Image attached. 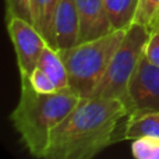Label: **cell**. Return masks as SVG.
<instances>
[{
    "instance_id": "obj_1",
    "label": "cell",
    "mask_w": 159,
    "mask_h": 159,
    "mask_svg": "<svg viewBox=\"0 0 159 159\" xmlns=\"http://www.w3.org/2000/svg\"><path fill=\"white\" fill-rule=\"evenodd\" d=\"M130 110L121 99L82 98L53 130L43 159H93L120 140L117 134Z\"/></svg>"
},
{
    "instance_id": "obj_2",
    "label": "cell",
    "mask_w": 159,
    "mask_h": 159,
    "mask_svg": "<svg viewBox=\"0 0 159 159\" xmlns=\"http://www.w3.org/2000/svg\"><path fill=\"white\" fill-rule=\"evenodd\" d=\"M81 96L70 87L53 93H38L28 77H21V93L10 120L34 158L43 159L53 130L80 103Z\"/></svg>"
},
{
    "instance_id": "obj_3",
    "label": "cell",
    "mask_w": 159,
    "mask_h": 159,
    "mask_svg": "<svg viewBox=\"0 0 159 159\" xmlns=\"http://www.w3.org/2000/svg\"><path fill=\"white\" fill-rule=\"evenodd\" d=\"M126 31L115 30L101 38L81 42L70 49L57 50L66 66L69 87L77 95L89 98L95 93Z\"/></svg>"
},
{
    "instance_id": "obj_4",
    "label": "cell",
    "mask_w": 159,
    "mask_h": 159,
    "mask_svg": "<svg viewBox=\"0 0 159 159\" xmlns=\"http://www.w3.org/2000/svg\"><path fill=\"white\" fill-rule=\"evenodd\" d=\"M149 36L151 32L138 24H133L127 28L126 35L113 55L107 71L105 73L101 84L92 96L121 99L127 105L130 80L143 56Z\"/></svg>"
},
{
    "instance_id": "obj_5",
    "label": "cell",
    "mask_w": 159,
    "mask_h": 159,
    "mask_svg": "<svg viewBox=\"0 0 159 159\" xmlns=\"http://www.w3.org/2000/svg\"><path fill=\"white\" fill-rule=\"evenodd\" d=\"M7 31L16 49L20 77H30L49 43L32 22L22 18L7 20Z\"/></svg>"
},
{
    "instance_id": "obj_6",
    "label": "cell",
    "mask_w": 159,
    "mask_h": 159,
    "mask_svg": "<svg viewBox=\"0 0 159 159\" xmlns=\"http://www.w3.org/2000/svg\"><path fill=\"white\" fill-rule=\"evenodd\" d=\"M127 107L133 110H159V66L141 56L127 91Z\"/></svg>"
},
{
    "instance_id": "obj_7",
    "label": "cell",
    "mask_w": 159,
    "mask_h": 159,
    "mask_svg": "<svg viewBox=\"0 0 159 159\" xmlns=\"http://www.w3.org/2000/svg\"><path fill=\"white\" fill-rule=\"evenodd\" d=\"M75 6L80 20V43L115 31L107 16L105 0H75Z\"/></svg>"
},
{
    "instance_id": "obj_8",
    "label": "cell",
    "mask_w": 159,
    "mask_h": 159,
    "mask_svg": "<svg viewBox=\"0 0 159 159\" xmlns=\"http://www.w3.org/2000/svg\"><path fill=\"white\" fill-rule=\"evenodd\" d=\"M80 43V20L75 0H59L53 20V49L64 50Z\"/></svg>"
},
{
    "instance_id": "obj_9",
    "label": "cell",
    "mask_w": 159,
    "mask_h": 159,
    "mask_svg": "<svg viewBox=\"0 0 159 159\" xmlns=\"http://www.w3.org/2000/svg\"><path fill=\"white\" fill-rule=\"evenodd\" d=\"M159 137V110H133L123 123L121 140Z\"/></svg>"
},
{
    "instance_id": "obj_10",
    "label": "cell",
    "mask_w": 159,
    "mask_h": 159,
    "mask_svg": "<svg viewBox=\"0 0 159 159\" xmlns=\"http://www.w3.org/2000/svg\"><path fill=\"white\" fill-rule=\"evenodd\" d=\"M59 0H31L32 24L53 48V20Z\"/></svg>"
},
{
    "instance_id": "obj_11",
    "label": "cell",
    "mask_w": 159,
    "mask_h": 159,
    "mask_svg": "<svg viewBox=\"0 0 159 159\" xmlns=\"http://www.w3.org/2000/svg\"><path fill=\"white\" fill-rule=\"evenodd\" d=\"M36 67L41 69L42 71H45L52 78V81L55 82L57 89H64V88L69 87V77H67L66 66H64L59 52L56 49H53L52 46L48 45L43 49Z\"/></svg>"
},
{
    "instance_id": "obj_12",
    "label": "cell",
    "mask_w": 159,
    "mask_h": 159,
    "mask_svg": "<svg viewBox=\"0 0 159 159\" xmlns=\"http://www.w3.org/2000/svg\"><path fill=\"white\" fill-rule=\"evenodd\" d=\"M113 30H127L133 25L138 0H105Z\"/></svg>"
},
{
    "instance_id": "obj_13",
    "label": "cell",
    "mask_w": 159,
    "mask_h": 159,
    "mask_svg": "<svg viewBox=\"0 0 159 159\" xmlns=\"http://www.w3.org/2000/svg\"><path fill=\"white\" fill-rule=\"evenodd\" d=\"M133 24H138L155 32L159 28V0H138Z\"/></svg>"
},
{
    "instance_id": "obj_14",
    "label": "cell",
    "mask_w": 159,
    "mask_h": 159,
    "mask_svg": "<svg viewBox=\"0 0 159 159\" xmlns=\"http://www.w3.org/2000/svg\"><path fill=\"white\" fill-rule=\"evenodd\" d=\"M131 154L134 159H159V137H141L133 140Z\"/></svg>"
},
{
    "instance_id": "obj_15",
    "label": "cell",
    "mask_w": 159,
    "mask_h": 159,
    "mask_svg": "<svg viewBox=\"0 0 159 159\" xmlns=\"http://www.w3.org/2000/svg\"><path fill=\"white\" fill-rule=\"evenodd\" d=\"M6 16L10 18H22L32 22L31 0H6Z\"/></svg>"
},
{
    "instance_id": "obj_16",
    "label": "cell",
    "mask_w": 159,
    "mask_h": 159,
    "mask_svg": "<svg viewBox=\"0 0 159 159\" xmlns=\"http://www.w3.org/2000/svg\"><path fill=\"white\" fill-rule=\"evenodd\" d=\"M28 80H30L32 88L38 93H53L56 91H60V89H57V87L52 81V78L45 71H42L41 69H38V67H35V70L31 73Z\"/></svg>"
},
{
    "instance_id": "obj_17",
    "label": "cell",
    "mask_w": 159,
    "mask_h": 159,
    "mask_svg": "<svg viewBox=\"0 0 159 159\" xmlns=\"http://www.w3.org/2000/svg\"><path fill=\"white\" fill-rule=\"evenodd\" d=\"M144 56H145V59L149 63L159 66V32L158 31L151 34L145 48H144Z\"/></svg>"
},
{
    "instance_id": "obj_18",
    "label": "cell",
    "mask_w": 159,
    "mask_h": 159,
    "mask_svg": "<svg viewBox=\"0 0 159 159\" xmlns=\"http://www.w3.org/2000/svg\"><path fill=\"white\" fill-rule=\"evenodd\" d=\"M157 31H158V32H159V28H158V30H157Z\"/></svg>"
}]
</instances>
